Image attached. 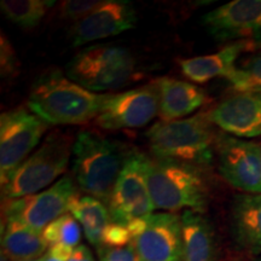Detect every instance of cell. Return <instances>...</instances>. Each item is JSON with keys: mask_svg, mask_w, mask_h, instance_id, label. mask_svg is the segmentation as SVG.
Here are the masks:
<instances>
[{"mask_svg": "<svg viewBox=\"0 0 261 261\" xmlns=\"http://www.w3.org/2000/svg\"><path fill=\"white\" fill-rule=\"evenodd\" d=\"M19 62L17 55L9 39L2 34L0 39V68H2V76L10 79L18 73Z\"/></svg>", "mask_w": 261, "mask_h": 261, "instance_id": "obj_26", "label": "cell"}, {"mask_svg": "<svg viewBox=\"0 0 261 261\" xmlns=\"http://www.w3.org/2000/svg\"><path fill=\"white\" fill-rule=\"evenodd\" d=\"M256 44L248 40L234 41L226 45L215 54L187 58L179 61L181 73L189 80L197 84H204L214 77H226L237 67V58L247 51L259 48Z\"/></svg>", "mask_w": 261, "mask_h": 261, "instance_id": "obj_16", "label": "cell"}, {"mask_svg": "<svg viewBox=\"0 0 261 261\" xmlns=\"http://www.w3.org/2000/svg\"><path fill=\"white\" fill-rule=\"evenodd\" d=\"M69 213L83 226L87 241L96 248L102 246L104 231L112 223L107 204L92 196L77 194L71 202Z\"/></svg>", "mask_w": 261, "mask_h": 261, "instance_id": "obj_21", "label": "cell"}, {"mask_svg": "<svg viewBox=\"0 0 261 261\" xmlns=\"http://www.w3.org/2000/svg\"><path fill=\"white\" fill-rule=\"evenodd\" d=\"M208 112L175 121H160L146 132L150 150L156 159L205 167L215 155L218 132Z\"/></svg>", "mask_w": 261, "mask_h": 261, "instance_id": "obj_3", "label": "cell"}, {"mask_svg": "<svg viewBox=\"0 0 261 261\" xmlns=\"http://www.w3.org/2000/svg\"><path fill=\"white\" fill-rule=\"evenodd\" d=\"M130 243H132V234H130L127 225L117 224L112 221L109 226L106 228V231H104L102 246L125 247Z\"/></svg>", "mask_w": 261, "mask_h": 261, "instance_id": "obj_27", "label": "cell"}, {"mask_svg": "<svg viewBox=\"0 0 261 261\" xmlns=\"http://www.w3.org/2000/svg\"><path fill=\"white\" fill-rule=\"evenodd\" d=\"M99 261H139L135 247L130 243L125 247H107L97 248Z\"/></svg>", "mask_w": 261, "mask_h": 261, "instance_id": "obj_28", "label": "cell"}, {"mask_svg": "<svg viewBox=\"0 0 261 261\" xmlns=\"http://www.w3.org/2000/svg\"><path fill=\"white\" fill-rule=\"evenodd\" d=\"M127 227L139 261H184L181 215L152 213Z\"/></svg>", "mask_w": 261, "mask_h": 261, "instance_id": "obj_9", "label": "cell"}, {"mask_svg": "<svg viewBox=\"0 0 261 261\" xmlns=\"http://www.w3.org/2000/svg\"><path fill=\"white\" fill-rule=\"evenodd\" d=\"M42 261H60V260L55 259V257H52L51 255H48V254L46 253V255L42 257Z\"/></svg>", "mask_w": 261, "mask_h": 261, "instance_id": "obj_30", "label": "cell"}, {"mask_svg": "<svg viewBox=\"0 0 261 261\" xmlns=\"http://www.w3.org/2000/svg\"><path fill=\"white\" fill-rule=\"evenodd\" d=\"M149 166L150 158L137 150H129L108 203L114 223L128 225L154 213L155 205L149 189Z\"/></svg>", "mask_w": 261, "mask_h": 261, "instance_id": "obj_8", "label": "cell"}, {"mask_svg": "<svg viewBox=\"0 0 261 261\" xmlns=\"http://www.w3.org/2000/svg\"><path fill=\"white\" fill-rule=\"evenodd\" d=\"M184 261H217L214 231L202 213L184 211L181 213Z\"/></svg>", "mask_w": 261, "mask_h": 261, "instance_id": "obj_19", "label": "cell"}, {"mask_svg": "<svg viewBox=\"0 0 261 261\" xmlns=\"http://www.w3.org/2000/svg\"><path fill=\"white\" fill-rule=\"evenodd\" d=\"M81 225L70 213H67L48 224L42 231V236L52 246H65L75 248L80 244Z\"/></svg>", "mask_w": 261, "mask_h": 261, "instance_id": "obj_23", "label": "cell"}, {"mask_svg": "<svg viewBox=\"0 0 261 261\" xmlns=\"http://www.w3.org/2000/svg\"><path fill=\"white\" fill-rule=\"evenodd\" d=\"M231 232L244 253L261 256V194H241L231 207Z\"/></svg>", "mask_w": 261, "mask_h": 261, "instance_id": "obj_17", "label": "cell"}, {"mask_svg": "<svg viewBox=\"0 0 261 261\" xmlns=\"http://www.w3.org/2000/svg\"><path fill=\"white\" fill-rule=\"evenodd\" d=\"M48 244L42 232L16 220H5L2 233V253L14 261H32L46 255Z\"/></svg>", "mask_w": 261, "mask_h": 261, "instance_id": "obj_20", "label": "cell"}, {"mask_svg": "<svg viewBox=\"0 0 261 261\" xmlns=\"http://www.w3.org/2000/svg\"><path fill=\"white\" fill-rule=\"evenodd\" d=\"M203 24L219 41L248 40L261 47V0H234L204 15Z\"/></svg>", "mask_w": 261, "mask_h": 261, "instance_id": "obj_13", "label": "cell"}, {"mask_svg": "<svg viewBox=\"0 0 261 261\" xmlns=\"http://www.w3.org/2000/svg\"><path fill=\"white\" fill-rule=\"evenodd\" d=\"M64 261H96L91 249L85 244H79L71 249L69 255Z\"/></svg>", "mask_w": 261, "mask_h": 261, "instance_id": "obj_29", "label": "cell"}, {"mask_svg": "<svg viewBox=\"0 0 261 261\" xmlns=\"http://www.w3.org/2000/svg\"><path fill=\"white\" fill-rule=\"evenodd\" d=\"M158 83L146 84L121 93L109 94L94 122L99 128L117 130L140 128L159 116Z\"/></svg>", "mask_w": 261, "mask_h": 261, "instance_id": "obj_11", "label": "cell"}, {"mask_svg": "<svg viewBox=\"0 0 261 261\" xmlns=\"http://www.w3.org/2000/svg\"><path fill=\"white\" fill-rule=\"evenodd\" d=\"M103 3V0H68L61 3L60 15L68 21H80Z\"/></svg>", "mask_w": 261, "mask_h": 261, "instance_id": "obj_25", "label": "cell"}, {"mask_svg": "<svg viewBox=\"0 0 261 261\" xmlns=\"http://www.w3.org/2000/svg\"><path fill=\"white\" fill-rule=\"evenodd\" d=\"M215 155L220 174L244 194H261V145L218 133Z\"/></svg>", "mask_w": 261, "mask_h": 261, "instance_id": "obj_12", "label": "cell"}, {"mask_svg": "<svg viewBox=\"0 0 261 261\" xmlns=\"http://www.w3.org/2000/svg\"><path fill=\"white\" fill-rule=\"evenodd\" d=\"M160 94L159 117L161 121H175L190 115L205 103V92L197 85L174 77L156 80Z\"/></svg>", "mask_w": 261, "mask_h": 261, "instance_id": "obj_18", "label": "cell"}, {"mask_svg": "<svg viewBox=\"0 0 261 261\" xmlns=\"http://www.w3.org/2000/svg\"><path fill=\"white\" fill-rule=\"evenodd\" d=\"M54 4L46 0H3L0 9L12 23L23 29H32L40 23Z\"/></svg>", "mask_w": 261, "mask_h": 261, "instance_id": "obj_22", "label": "cell"}, {"mask_svg": "<svg viewBox=\"0 0 261 261\" xmlns=\"http://www.w3.org/2000/svg\"><path fill=\"white\" fill-rule=\"evenodd\" d=\"M75 138L71 132L55 129L41 145L19 166L5 187L2 196L5 201L37 194L51 185L65 172L73 158Z\"/></svg>", "mask_w": 261, "mask_h": 261, "instance_id": "obj_5", "label": "cell"}, {"mask_svg": "<svg viewBox=\"0 0 261 261\" xmlns=\"http://www.w3.org/2000/svg\"><path fill=\"white\" fill-rule=\"evenodd\" d=\"M67 76L97 93L120 89L142 75L128 50L110 45H92L71 58L67 64Z\"/></svg>", "mask_w": 261, "mask_h": 261, "instance_id": "obj_6", "label": "cell"}, {"mask_svg": "<svg viewBox=\"0 0 261 261\" xmlns=\"http://www.w3.org/2000/svg\"><path fill=\"white\" fill-rule=\"evenodd\" d=\"M108 93L86 90L61 70L46 71L35 80L27 107L50 126L85 125L99 115Z\"/></svg>", "mask_w": 261, "mask_h": 261, "instance_id": "obj_1", "label": "cell"}, {"mask_svg": "<svg viewBox=\"0 0 261 261\" xmlns=\"http://www.w3.org/2000/svg\"><path fill=\"white\" fill-rule=\"evenodd\" d=\"M210 117L225 133L240 138L261 136V92H236L211 109Z\"/></svg>", "mask_w": 261, "mask_h": 261, "instance_id": "obj_15", "label": "cell"}, {"mask_svg": "<svg viewBox=\"0 0 261 261\" xmlns=\"http://www.w3.org/2000/svg\"><path fill=\"white\" fill-rule=\"evenodd\" d=\"M226 80L236 92H261V54L234 68Z\"/></svg>", "mask_w": 261, "mask_h": 261, "instance_id": "obj_24", "label": "cell"}, {"mask_svg": "<svg viewBox=\"0 0 261 261\" xmlns=\"http://www.w3.org/2000/svg\"><path fill=\"white\" fill-rule=\"evenodd\" d=\"M137 14L133 5L125 0H103L90 15L75 22L70 29L74 46H81L121 34L135 28Z\"/></svg>", "mask_w": 261, "mask_h": 261, "instance_id": "obj_14", "label": "cell"}, {"mask_svg": "<svg viewBox=\"0 0 261 261\" xmlns=\"http://www.w3.org/2000/svg\"><path fill=\"white\" fill-rule=\"evenodd\" d=\"M42 257H44V256H42ZM42 257H41V259H38V260H32V261H42Z\"/></svg>", "mask_w": 261, "mask_h": 261, "instance_id": "obj_31", "label": "cell"}, {"mask_svg": "<svg viewBox=\"0 0 261 261\" xmlns=\"http://www.w3.org/2000/svg\"><path fill=\"white\" fill-rule=\"evenodd\" d=\"M77 189L75 179L69 174L64 175L50 188L40 192L5 201L3 208L4 219L16 220L42 232L48 224L69 213L71 202L79 194Z\"/></svg>", "mask_w": 261, "mask_h": 261, "instance_id": "obj_10", "label": "cell"}, {"mask_svg": "<svg viewBox=\"0 0 261 261\" xmlns=\"http://www.w3.org/2000/svg\"><path fill=\"white\" fill-rule=\"evenodd\" d=\"M255 261H261V256H259V257H257V259H256Z\"/></svg>", "mask_w": 261, "mask_h": 261, "instance_id": "obj_32", "label": "cell"}, {"mask_svg": "<svg viewBox=\"0 0 261 261\" xmlns=\"http://www.w3.org/2000/svg\"><path fill=\"white\" fill-rule=\"evenodd\" d=\"M50 125L28 108L9 110L0 116V181L11 180L19 166L31 156Z\"/></svg>", "mask_w": 261, "mask_h": 261, "instance_id": "obj_7", "label": "cell"}, {"mask_svg": "<svg viewBox=\"0 0 261 261\" xmlns=\"http://www.w3.org/2000/svg\"><path fill=\"white\" fill-rule=\"evenodd\" d=\"M128 152L122 143L90 130H81L75 138L71 158L77 188L108 207Z\"/></svg>", "mask_w": 261, "mask_h": 261, "instance_id": "obj_2", "label": "cell"}, {"mask_svg": "<svg viewBox=\"0 0 261 261\" xmlns=\"http://www.w3.org/2000/svg\"><path fill=\"white\" fill-rule=\"evenodd\" d=\"M149 189L155 210L203 213L207 208L210 185L204 167L152 158L149 166Z\"/></svg>", "mask_w": 261, "mask_h": 261, "instance_id": "obj_4", "label": "cell"}]
</instances>
